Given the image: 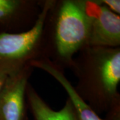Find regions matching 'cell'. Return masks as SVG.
I'll list each match as a JSON object with an SVG mask.
<instances>
[{
	"mask_svg": "<svg viewBox=\"0 0 120 120\" xmlns=\"http://www.w3.org/2000/svg\"><path fill=\"white\" fill-rule=\"evenodd\" d=\"M79 52L71 68L78 79L75 91L98 114L120 120V47L86 46Z\"/></svg>",
	"mask_w": 120,
	"mask_h": 120,
	"instance_id": "obj_1",
	"label": "cell"
},
{
	"mask_svg": "<svg viewBox=\"0 0 120 120\" xmlns=\"http://www.w3.org/2000/svg\"><path fill=\"white\" fill-rule=\"evenodd\" d=\"M53 30L52 61L61 68H72L74 55L87 46L91 16L87 0L56 1Z\"/></svg>",
	"mask_w": 120,
	"mask_h": 120,
	"instance_id": "obj_2",
	"label": "cell"
},
{
	"mask_svg": "<svg viewBox=\"0 0 120 120\" xmlns=\"http://www.w3.org/2000/svg\"><path fill=\"white\" fill-rule=\"evenodd\" d=\"M56 3L53 0L43 1L30 30L20 33H0V73L11 74L31 61L45 57L46 22Z\"/></svg>",
	"mask_w": 120,
	"mask_h": 120,
	"instance_id": "obj_3",
	"label": "cell"
},
{
	"mask_svg": "<svg viewBox=\"0 0 120 120\" xmlns=\"http://www.w3.org/2000/svg\"><path fill=\"white\" fill-rule=\"evenodd\" d=\"M32 69L27 65L9 76L0 93V120H27L26 89Z\"/></svg>",
	"mask_w": 120,
	"mask_h": 120,
	"instance_id": "obj_4",
	"label": "cell"
},
{
	"mask_svg": "<svg viewBox=\"0 0 120 120\" xmlns=\"http://www.w3.org/2000/svg\"><path fill=\"white\" fill-rule=\"evenodd\" d=\"M91 26L87 46L120 47V17L98 0L88 1Z\"/></svg>",
	"mask_w": 120,
	"mask_h": 120,
	"instance_id": "obj_5",
	"label": "cell"
},
{
	"mask_svg": "<svg viewBox=\"0 0 120 120\" xmlns=\"http://www.w3.org/2000/svg\"><path fill=\"white\" fill-rule=\"evenodd\" d=\"M33 68H39L49 74L65 90L68 98L77 110L80 120H108L102 119L82 99L74 89V86L65 75L62 68L47 57L33 60L29 64Z\"/></svg>",
	"mask_w": 120,
	"mask_h": 120,
	"instance_id": "obj_6",
	"label": "cell"
},
{
	"mask_svg": "<svg viewBox=\"0 0 120 120\" xmlns=\"http://www.w3.org/2000/svg\"><path fill=\"white\" fill-rule=\"evenodd\" d=\"M26 98L35 120H80L75 107L69 98L61 109L53 110L29 83L26 89Z\"/></svg>",
	"mask_w": 120,
	"mask_h": 120,
	"instance_id": "obj_7",
	"label": "cell"
},
{
	"mask_svg": "<svg viewBox=\"0 0 120 120\" xmlns=\"http://www.w3.org/2000/svg\"><path fill=\"white\" fill-rule=\"evenodd\" d=\"M31 4L23 0H0V23L7 24L17 19Z\"/></svg>",
	"mask_w": 120,
	"mask_h": 120,
	"instance_id": "obj_8",
	"label": "cell"
},
{
	"mask_svg": "<svg viewBox=\"0 0 120 120\" xmlns=\"http://www.w3.org/2000/svg\"><path fill=\"white\" fill-rule=\"evenodd\" d=\"M99 4L103 5L113 13L120 15V0H98Z\"/></svg>",
	"mask_w": 120,
	"mask_h": 120,
	"instance_id": "obj_9",
	"label": "cell"
},
{
	"mask_svg": "<svg viewBox=\"0 0 120 120\" xmlns=\"http://www.w3.org/2000/svg\"><path fill=\"white\" fill-rule=\"evenodd\" d=\"M10 75H11L10 73H5V72L0 73V93L1 92V91H2L4 87L5 84V83L7 82L9 76Z\"/></svg>",
	"mask_w": 120,
	"mask_h": 120,
	"instance_id": "obj_10",
	"label": "cell"
}]
</instances>
